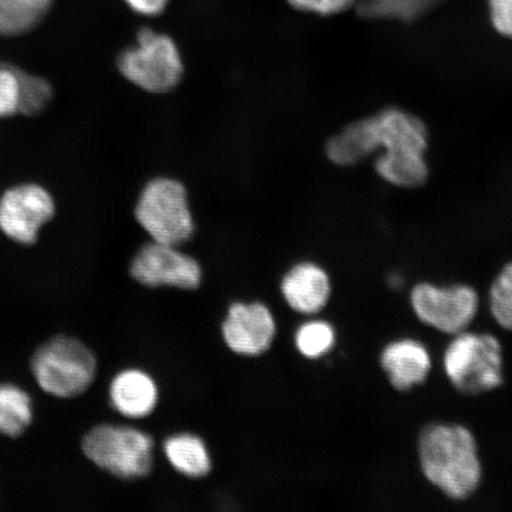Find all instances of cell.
Returning a JSON list of instances; mask_svg holds the SVG:
<instances>
[{
    "mask_svg": "<svg viewBox=\"0 0 512 512\" xmlns=\"http://www.w3.org/2000/svg\"><path fill=\"white\" fill-rule=\"evenodd\" d=\"M117 66L134 86L149 93H168L181 82V53L172 38L149 28L140 29L137 43L121 51Z\"/></svg>",
    "mask_w": 512,
    "mask_h": 512,
    "instance_id": "3",
    "label": "cell"
},
{
    "mask_svg": "<svg viewBox=\"0 0 512 512\" xmlns=\"http://www.w3.org/2000/svg\"><path fill=\"white\" fill-rule=\"evenodd\" d=\"M376 152L375 171L383 181L400 188H418L428 179V131L415 115L402 108L389 107L373 117Z\"/></svg>",
    "mask_w": 512,
    "mask_h": 512,
    "instance_id": "1",
    "label": "cell"
},
{
    "mask_svg": "<svg viewBox=\"0 0 512 512\" xmlns=\"http://www.w3.org/2000/svg\"><path fill=\"white\" fill-rule=\"evenodd\" d=\"M491 21L499 34L512 38V0H489Z\"/></svg>",
    "mask_w": 512,
    "mask_h": 512,
    "instance_id": "22",
    "label": "cell"
},
{
    "mask_svg": "<svg viewBox=\"0 0 512 512\" xmlns=\"http://www.w3.org/2000/svg\"><path fill=\"white\" fill-rule=\"evenodd\" d=\"M82 448L89 460L114 476L133 479L151 471L153 440L136 428L95 427L83 439Z\"/></svg>",
    "mask_w": 512,
    "mask_h": 512,
    "instance_id": "7",
    "label": "cell"
},
{
    "mask_svg": "<svg viewBox=\"0 0 512 512\" xmlns=\"http://www.w3.org/2000/svg\"><path fill=\"white\" fill-rule=\"evenodd\" d=\"M140 226L152 241L179 246L195 232L187 189L176 179L160 177L145 185L136 207Z\"/></svg>",
    "mask_w": 512,
    "mask_h": 512,
    "instance_id": "4",
    "label": "cell"
},
{
    "mask_svg": "<svg viewBox=\"0 0 512 512\" xmlns=\"http://www.w3.org/2000/svg\"><path fill=\"white\" fill-rule=\"evenodd\" d=\"M281 291L294 311L313 315L322 311L331 296L328 273L312 262L294 266L281 283Z\"/></svg>",
    "mask_w": 512,
    "mask_h": 512,
    "instance_id": "12",
    "label": "cell"
},
{
    "mask_svg": "<svg viewBox=\"0 0 512 512\" xmlns=\"http://www.w3.org/2000/svg\"><path fill=\"white\" fill-rule=\"evenodd\" d=\"M448 379L459 392L479 394L503 383L502 347L491 335L460 332L444 357Z\"/></svg>",
    "mask_w": 512,
    "mask_h": 512,
    "instance_id": "5",
    "label": "cell"
},
{
    "mask_svg": "<svg viewBox=\"0 0 512 512\" xmlns=\"http://www.w3.org/2000/svg\"><path fill=\"white\" fill-rule=\"evenodd\" d=\"M411 300L422 323L452 335L460 334L471 324L479 305L477 292L465 285L419 284L413 288Z\"/></svg>",
    "mask_w": 512,
    "mask_h": 512,
    "instance_id": "8",
    "label": "cell"
},
{
    "mask_svg": "<svg viewBox=\"0 0 512 512\" xmlns=\"http://www.w3.org/2000/svg\"><path fill=\"white\" fill-rule=\"evenodd\" d=\"M326 156L339 166H354L376 153L370 117L352 123L326 144Z\"/></svg>",
    "mask_w": 512,
    "mask_h": 512,
    "instance_id": "15",
    "label": "cell"
},
{
    "mask_svg": "<svg viewBox=\"0 0 512 512\" xmlns=\"http://www.w3.org/2000/svg\"><path fill=\"white\" fill-rule=\"evenodd\" d=\"M277 331L272 312L264 304L236 303L230 306L222 325L224 342L243 356H258L270 349Z\"/></svg>",
    "mask_w": 512,
    "mask_h": 512,
    "instance_id": "11",
    "label": "cell"
},
{
    "mask_svg": "<svg viewBox=\"0 0 512 512\" xmlns=\"http://www.w3.org/2000/svg\"><path fill=\"white\" fill-rule=\"evenodd\" d=\"M293 9L312 12V14L328 16V6L326 0H287Z\"/></svg>",
    "mask_w": 512,
    "mask_h": 512,
    "instance_id": "24",
    "label": "cell"
},
{
    "mask_svg": "<svg viewBox=\"0 0 512 512\" xmlns=\"http://www.w3.org/2000/svg\"><path fill=\"white\" fill-rule=\"evenodd\" d=\"M54 215L53 196L37 184L17 185L0 198V230L24 246L37 241L42 227Z\"/></svg>",
    "mask_w": 512,
    "mask_h": 512,
    "instance_id": "9",
    "label": "cell"
},
{
    "mask_svg": "<svg viewBox=\"0 0 512 512\" xmlns=\"http://www.w3.org/2000/svg\"><path fill=\"white\" fill-rule=\"evenodd\" d=\"M165 456L170 464L184 476L201 478L211 469V460L206 444L192 434H177L164 444Z\"/></svg>",
    "mask_w": 512,
    "mask_h": 512,
    "instance_id": "16",
    "label": "cell"
},
{
    "mask_svg": "<svg viewBox=\"0 0 512 512\" xmlns=\"http://www.w3.org/2000/svg\"><path fill=\"white\" fill-rule=\"evenodd\" d=\"M335 344V331L329 323L310 322L300 326L296 335L297 348L307 358L322 357Z\"/></svg>",
    "mask_w": 512,
    "mask_h": 512,
    "instance_id": "20",
    "label": "cell"
},
{
    "mask_svg": "<svg viewBox=\"0 0 512 512\" xmlns=\"http://www.w3.org/2000/svg\"><path fill=\"white\" fill-rule=\"evenodd\" d=\"M355 0H326L328 6V16L341 14V12L348 10Z\"/></svg>",
    "mask_w": 512,
    "mask_h": 512,
    "instance_id": "25",
    "label": "cell"
},
{
    "mask_svg": "<svg viewBox=\"0 0 512 512\" xmlns=\"http://www.w3.org/2000/svg\"><path fill=\"white\" fill-rule=\"evenodd\" d=\"M420 463L424 475L444 494L465 499L473 494L482 479L473 434L459 425H430L419 438Z\"/></svg>",
    "mask_w": 512,
    "mask_h": 512,
    "instance_id": "2",
    "label": "cell"
},
{
    "mask_svg": "<svg viewBox=\"0 0 512 512\" xmlns=\"http://www.w3.org/2000/svg\"><path fill=\"white\" fill-rule=\"evenodd\" d=\"M112 405L120 414L132 419L150 415L158 401V390L151 377L137 369L125 370L112 381Z\"/></svg>",
    "mask_w": 512,
    "mask_h": 512,
    "instance_id": "14",
    "label": "cell"
},
{
    "mask_svg": "<svg viewBox=\"0 0 512 512\" xmlns=\"http://www.w3.org/2000/svg\"><path fill=\"white\" fill-rule=\"evenodd\" d=\"M32 405L30 396L15 386H0V433L18 437L30 425Z\"/></svg>",
    "mask_w": 512,
    "mask_h": 512,
    "instance_id": "18",
    "label": "cell"
},
{
    "mask_svg": "<svg viewBox=\"0 0 512 512\" xmlns=\"http://www.w3.org/2000/svg\"><path fill=\"white\" fill-rule=\"evenodd\" d=\"M490 309L496 322L512 331V262L503 268L491 287Z\"/></svg>",
    "mask_w": 512,
    "mask_h": 512,
    "instance_id": "21",
    "label": "cell"
},
{
    "mask_svg": "<svg viewBox=\"0 0 512 512\" xmlns=\"http://www.w3.org/2000/svg\"><path fill=\"white\" fill-rule=\"evenodd\" d=\"M381 366L394 388L409 390L426 381L432 362L424 344L413 339H402L388 344L383 350Z\"/></svg>",
    "mask_w": 512,
    "mask_h": 512,
    "instance_id": "13",
    "label": "cell"
},
{
    "mask_svg": "<svg viewBox=\"0 0 512 512\" xmlns=\"http://www.w3.org/2000/svg\"><path fill=\"white\" fill-rule=\"evenodd\" d=\"M124 2L138 15L155 17L162 14L170 0H124Z\"/></svg>",
    "mask_w": 512,
    "mask_h": 512,
    "instance_id": "23",
    "label": "cell"
},
{
    "mask_svg": "<svg viewBox=\"0 0 512 512\" xmlns=\"http://www.w3.org/2000/svg\"><path fill=\"white\" fill-rule=\"evenodd\" d=\"M32 371L44 392L57 398H73L91 386L96 361L85 344L59 337L36 352Z\"/></svg>",
    "mask_w": 512,
    "mask_h": 512,
    "instance_id": "6",
    "label": "cell"
},
{
    "mask_svg": "<svg viewBox=\"0 0 512 512\" xmlns=\"http://www.w3.org/2000/svg\"><path fill=\"white\" fill-rule=\"evenodd\" d=\"M19 78V110L18 114L35 117L41 114L53 99L54 92L50 83L41 76L32 75L18 69Z\"/></svg>",
    "mask_w": 512,
    "mask_h": 512,
    "instance_id": "19",
    "label": "cell"
},
{
    "mask_svg": "<svg viewBox=\"0 0 512 512\" xmlns=\"http://www.w3.org/2000/svg\"><path fill=\"white\" fill-rule=\"evenodd\" d=\"M54 0H0V35L17 36L37 27Z\"/></svg>",
    "mask_w": 512,
    "mask_h": 512,
    "instance_id": "17",
    "label": "cell"
},
{
    "mask_svg": "<svg viewBox=\"0 0 512 512\" xmlns=\"http://www.w3.org/2000/svg\"><path fill=\"white\" fill-rule=\"evenodd\" d=\"M131 275L150 287L169 286L195 290L201 284L202 271L190 255L178 246L152 241L140 248L131 265Z\"/></svg>",
    "mask_w": 512,
    "mask_h": 512,
    "instance_id": "10",
    "label": "cell"
}]
</instances>
